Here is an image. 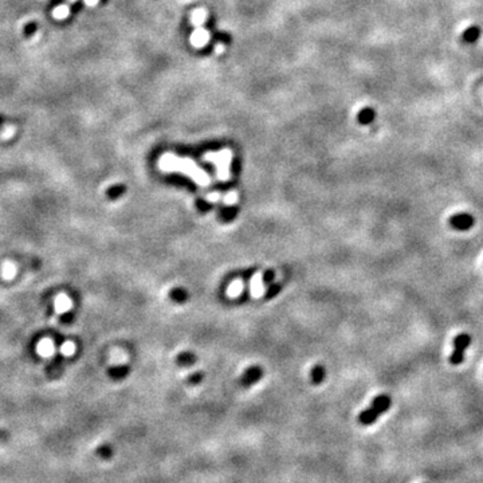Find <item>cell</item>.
Listing matches in <instances>:
<instances>
[{"label": "cell", "instance_id": "obj_1", "mask_svg": "<svg viewBox=\"0 0 483 483\" xmlns=\"http://www.w3.org/2000/svg\"><path fill=\"white\" fill-rule=\"evenodd\" d=\"M471 344V337L467 333H462L454 339V352L450 356V362L453 365L462 364L464 361V353L466 349Z\"/></svg>", "mask_w": 483, "mask_h": 483}, {"label": "cell", "instance_id": "obj_2", "mask_svg": "<svg viewBox=\"0 0 483 483\" xmlns=\"http://www.w3.org/2000/svg\"><path fill=\"white\" fill-rule=\"evenodd\" d=\"M448 223H450V226L453 227L454 230H458V231H468L475 224V219H474V216L471 214L459 212V214H455V215L451 216Z\"/></svg>", "mask_w": 483, "mask_h": 483}, {"label": "cell", "instance_id": "obj_3", "mask_svg": "<svg viewBox=\"0 0 483 483\" xmlns=\"http://www.w3.org/2000/svg\"><path fill=\"white\" fill-rule=\"evenodd\" d=\"M263 372L259 366H252V368H248V369L243 373L242 376V386H250L252 384H255L258 381L262 379Z\"/></svg>", "mask_w": 483, "mask_h": 483}, {"label": "cell", "instance_id": "obj_4", "mask_svg": "<svg viewBox=\"0 0 483 483\" xmlns=\"http://www.w3.org/2000/svg\"><path fill=\"white\" fill-rule=\"evenodd\" d=\"M391 404H392V400H391V396L389 395H379L377 397H375L373 399V401H372V404H370V407L372 408H375L376 411L379 412V413H386L389 408H391Z\"/></svg>", "mask_w": 483, "mask_h": 483}, {"label": "cell", "instance_id": "obj_5", "mask_svg": "<svg viewBox=\"0 0 483 483\" xmlns=\"http://www.w3.org/2000/svg\"><path fill=\"white\" fill-rule=\"evenodd\" d=\"M379 416H380V413L376 411L375 408L369 407V408H366V410L361 412L360 416H359V422L362 426H370V424H373L379 419Z\"/></svg>", "mask_w": 483, "mask_h": 483}, {"label": "cell", "instance_id": "obj_6", "mask_svg": "<svg viewBox=\"0 0 483 483\" xmlns=\"http://www.w3.org/2000/svg\"><path fill=\"white\" fill-rule=\"evenodd\" d=\"M479 36H481V28L477 26H471L463 32L462 39L466 43H475L479 39Z\"/></svg>", "mask_w": 483, "mask_h": 483}, {"label": "cell", "instance_id": "obj_7", "mask_svg": "<svg viewBox=\"0 0 483 483\" xmlns=\"http://www.w3.org/2000/svg\"><path fill=\"white\" fill-rule=\"evenodd\" d=\"M69 15H70V7L67 4L58 5V7H55V8L52 10V16H54L55 19H58V21H63V19H66Z\"/></svg>", "mask_w": 483, "mask_h": 483}, {"label": "cell", "instance_id": "obj_8", "mask_svg": "<svg viewBox=\"0 0 483 483\" xmlns=\"http://www.w3.org/2000/svg\"><path fill=\"white\" fill-rule=\"evenodd\" d=\"M310 376H312V381H313L314 384H321V383L325 380L324 366H321V365L314 366L313 370H312V373H310Z\"/></svg>", "mask_w": 483, "mask_h": 483}, {"label": "cell", "instance_id": "obj_9", "mask_svg": "<svg viewBox=\"0 0 483 483\" xmlns=\"http://www.w3.org/2000/svg\"><path fill=\"white\" fill-rule=\"evenodd\" d=\"M38 350L42 356H50L54 352V346L50 341H42L38 346Z\"/></svg>", "mask_w": 483, "mask_h": 483}, {"label": "cell", "instance_id": "obj_10", "mask_svg": "<svg viewBox=\"0 0 483 483\" xmlns=\"http://www.w3.org/2000/svg\"><path fill=\"white\" fill-rule=\"evenodd\" d=\"M70 305H72V303H70V299L66 298V297L58 298L57 303H55V306H57V309L59 312H66L67 309L70 308Z\"/></svg>", "mask_w": 483, "mask_h": 483}, {"label": "cell", "instance_id": "obj_11", "mask_svg": "<svg viewBox=\"0 0 483 483\" xmlns=\"http://www.w3.org/2000/svg\"><path fill=\"white\" fill-rule=\"evenodd\" d=\"M177 361H179L181 365L188 366V365H191L193 361H195V356H192L191 353H181V355L179 356Z\"/></svg>", "mask_w": 483, "mask_h": 483}, {"label": "cell", "instance_id": "obj_12", "mask_svg": "<svg viewBox=\"0 0 483 483\" xmlns=\"http://www.w3.org/2000/svg\"><path fill=\"white\" fill-rule=\"evenodd\" d=\"M170 295H172V297H173L176 301H179V302H181V301H184V299L187 298V294H185V291H183V290H180V289H176V290H173V291L170 293Z\"/></svg>", "mask_w": 483, "mask_h": 483}, {"label": "cell", "instance_id": "obj_13", "mask_svg": "<svg viewBox=\"0 0 483 483\" xmlns=\"http://www.w3.org/2000/svg\"><path fill=\"white\" fill-rule=\"evenodd\" d=\"M372 119H373V112H372V110H365L364 113H362V116H361V121L365 123L370 122Z\"/></svg>", "mask_w": 483, "mask_h": 483}, {"label": "cell", "instance_id": "obj_14", "mask_svg": "<svg viewBox=\"0 0 483 483\" xmlns=\"http://www.w3.org/2000/svg\"><path fill=\"white\" fill-rule=\"evenodd\" d=\"M75 350V346L72 344V342H67V344H65L63 345V348H62V352L65 353V355H67V356H70Z\"/></svg>", "mask_w": 483, "mask_h": 483}, {"label": "cell", "instance_id": "obj_15", "mask_svg": "<svg viewBox=\"0 0 483 483\" xmlns=\"http://www.w3.org/2000/svg\"><path fill=\"white\" fill-rule=\"evenodd\" d=\"M201 379H203L201 373H195V375H191L188 380H190V383H193V384H196V383H199Z\"/></svg>", "mask_w": 483, "mask_h": 483}, {"label": "cell", "instance_id": "obj_16", "mask_svg": "<svg viewBox=\"0 0 483 483\" xmlns=\"http://www.w3.org/2000/svg\"><path fill=\"white\" fill-rule=\"evenodd\" d=\"M83 1H85V4L89 5V7H94V5L98 4L99 0H83Z\"/></svg>", "mask_w": 483, "mask_h": 483}, {"label": "cell", "instance_id": "obj_17", "mask_svg": "<svg viewBox=\"0 0 483 483\" xmlns=\"http://www.w3.org/2000/svg\"><path fill=\"white\" fill-rule=\"evenodd\" d=\"M70 1H72V3H74V1H77V0H70Z\"/></svg>", "mask_w": 483, "mask_h": 483}]
</instances>
